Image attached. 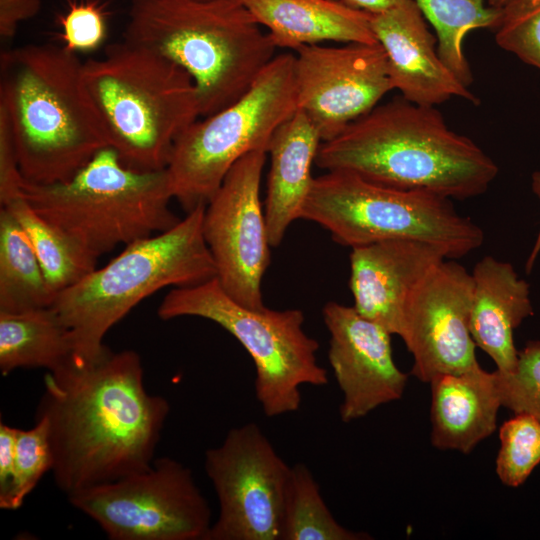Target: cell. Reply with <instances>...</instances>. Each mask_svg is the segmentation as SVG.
I'll use <instances>...</instances> for the list:
<instances>
[{
    "mask_svg": "<svg viewBox=\"0 0 540 540\" xmlns=\"http://www.w3.org/2000/svg\"><path fill=\"white\" fill-rule=\"evenodd\" d=\"M169 411L164 397L147 392L133 350L47 372L35 418L48 425L57 487L68 497L148 470Z\"/></svg>",
    "mask_w": 540,
    "mask_h": 540,
    "instance_id": "1",
    "label": "cell"
},
{
    "mask_svg": "<svg viewBox=\"0 0 540 540\" xmlns=\"http://www.w3.org/2000/svg\"><path fill=\"white\" fill-rule=\"evenodd\" d=\"M315 165L457 200L483 194L498 174L495 162L470 138L451 130L435 107L402 97L375 106L322 141Z\"/></svg>",
    "mask_w": 540,
    "mask_h": 540,
    "instance_id": "2",
    "label": "cell"
},
{
    "mask_svg": "<svg viewBox=\"0 0 540 540\" xmlns=\"http://www.w3.org/2000/svg\"><path fill=\"white\" fill-rule=\"evenodd\" d=\"M82 66L62 44H27L1 53L0 106L27 182H64L109 146Z\"/></svg>",
    "mask_w": 540,
    "mask_h": 540,
    "instance_id": "3",
    "label": "cell"
},
{
    "mask_svg": "<svg viewBox=\"0 0 540 540\" xmlns=\"http://www.w3.org/2000/svg\"><path fill=\"white\" fill-rule=\"evenodd\" d=\"M242 0H132L124 39L192 78L201 117L241 98L277 49Z\"/></svg>",
    "mask_w": 540,
    "mask_h": 540,
    "instance_id": "4",
    "label": "cell"
},
{
    "mask_svg": "<svg viewBox=\"0 0 540 540\" xmlns=\"http://www.w3.org/2000/svg\"><path fill=\"white\" fill-rule=\"evenodd\" d=\"M82 77L122 163L166 169L176 139L201 117L196 86L180 66L123 39L83 62Z\"/></svg>",
    "mask_w": 540,
    "mask_h": 540,
    "instance_id": "5",
    "label": "cell"
},
{
    "mask_svg": "<svg viewBox=\"0 0 540 540\" xmlns=\"http://www.w3.org/2000/svg\"><path fill=\"white\" fill-rule=\"evenodd\" d=\"M205 207L188 212L166 231L125 245L105 266L55 297L51 307L69 329L75 361L101 358L109 350L103 343L107 332L158 290L217 277L203 236Z\"/></svg>",
    "mask_w": 540,
    "mask_h": 540,
    "instance_id": "6",
    "label": "cell"
},
{
    "mask_svg": "<svg viewBox=\"0 0 540 540\" xmlns=\"http://www.w3.org/2000/svg\"><path fill=\"white\" fill-rule=\"evenodd\" d=\"M21 195L40 216L97 258L180 221L169 208L174 198L167 169L127 167L109 146L64 182L23 180Z\"/></svg>",
    "mask_w": 540,
    "mask_h": 540,
    "instance_id": "7",
    "label": "cell"
},
{
    "mask_svg": "<svg viewBox=\"0 0 540 540\" xmlns=\"http://www.w3.org/2000/svg\"><path fill=\"white\" fill-rule=\"evenodd\" d=\"M300 219L321 225L336 243L350 248L417 240L441 248L448 259H458L484 241L482 229L461 215L452 199L377 184L343 170L314 177Z\"/></svg>",
    "mask_w": 540,
    "mask_h": 540,
    "instance_id": "8",
    "label": "cell"
},
{
    "mask_svg": "<svg viewBox=\"0 0 540 540\" xmlns=\"http://www.w3.org/2000/svg\"><path fill=\"white\" fill-rule=\"evenodd\" d=\"M162 320L193 316L215 322L234 336L255 366V396L267 417L295 412L300 387L324 386L328 373L317 361L319 343L304 331L299 309H251L233 300L217 277L175 287L157 309Z\"/></svg>",
    "mask_w": 540,
    "mask_h": 540,
    "instance_id": "9",
    "label": "cell"
},
{
    "mask_svg": "<svg viewBox=\"0 0 540 540\" xmlns=\"http://www.w3.org/2000/svg\"><path fill=\"white\" fill-rule=\"evenodd\" d=\"M297 110L295 54L280 53L241 98L176 139L166 167L173 198L186 213L206 206L232 166L252 151H267L276 129Z\"/></svg>",
    "mask_w": 540,
    "mask_h": 540,
    "instance_id": "10",
    "label": "cell"
},
{
    "mask_svg": "<svg viewBox=\"0 0 540 540\" xmlns=\"http://www.w3.org/2000/svg\"><path fill=\"white\" fill-rule=\"evenodd\" d=\"M68 500L111 540H207L212 525L208 501L192 471L171 457Z\"/></svg>",
    "mask_w": 540,
    "mask_h": 540,
    "instance_id": "11",
    "label": "cell"
},
{
    "mask_svg": "<svg viewBox=\"0 0 540 540\" xmlns=\"http://www.w3.org/2000/svg\"><path fill=\"white\" fill-rule=\"evenodd\" d=\"M204 468L219 506L207 540H281L291 467L256 423L230 429Z\"/></svg>",
    "mask_w": 540,
    "mask_h": 540,
    "instance_id": "12",
    "label": "cell"
},
{
    "mask_svg": "<svg viewBox=\"0 0 540 540\" xmlns=\"http://www.w3.org/2000/svg\"><path fill=\"white\" fill-rule=\"evenodd\" d=\"M266 150L252 151L229 170L205 207L203 236L217 279L237 303L264 308L262 279L270 264V243L260 201Z\"/></svg>",
    "mask_w": 540,
    "mask_h": 540,
    "instance_id": "13",
    "label": "cell"
},
{
    "mask_svg": "<svg viewBox=\"0 0 540 540\" xmlns=\"http://www.w3.org/2000/svg\"><path fill=\"white\" fill-rule=\"evenodd\" d=\"M295 52L298 109L322 141L339 134L394 90L379 43H322Z\"/></svg>",
    "mask_w": 540,
    "mask_h": 540,
    "instance_id": "14",
    "label": "cell"
},
{
    "mask_svg": "<svg viewBox=\"0 0 540 540\" xmlns=\"http://www.w3.org/2000/svg\"><path fill=\"white\" fill-rule=\"evenodd\" d=\"M473 289L472 274L446 259L408 297L400 337L413 356L411 374L422 382L479 365L469 329Z\"/></svg>",
    "mask_w": 540,
    "mask_h": 540,
    "instance_id": "15",
    "label": "cell"
},
{
    "mask_svg": "<svg viewBox=\"0 0 540 540\" xmlns=\"http://www.w3.org/2000/svg\"><path fill=\"white\" fill-rule=\"evenodd\" d=\"M330 333L328 360L343 394L340 418L348 423L402 397L408 376L394 362L391 333L354 306L323 307Z\"/></svg>",
    "mask_w": 540,
    "mask_h": 540,
    "instance_id": "16",
    "label": "cell"
},
{
    "mask_svg": "<svg viewBox=\"0 0 540 540\" xmlns=\"http://www.w3.org/2000/svg\"><path fill=\"white\" fill-rule=\"evenodd\" d=\"M371 26L382 46L393 89L405 100L435 107L452 97L478 104V98L442 62L415 0L372 14Z\"/></svg>",
    "mask_w": 540,
    "mask_h": 540,
    "instance_id": "17",
    "label": "cell"
},
{
    "mask_svg": "<svg viewBox=\"0 0 540 540\" xmlns=\"http://www.w3.org/2000/svg\"><path fill=\"white\" fill-rule=\"evenodd\" d=\"M350 290L354 308L400 336L404 309L414 288L441 262V248L417 240H386L351 248Z\"/></svg>",
    "mask_w": 540,
    "mask_h": 540,
    "instance_id": "18",
    "label": "cell"
},
{
    "mask_svg": "<svg viewBox=\"0 0 540 540\" xmlns=\"http://www.w3.org/2000/svg\"><path fill=\"white\" fill-rule=\"evenodd\" d=\"M473 300L469 320L471 336L496 364L498 371L514 370L518 350L514 330L534 314L530 285L513 265L485 256L472 271Z\"/></svg>",
    "mask_w": 540,
    "mask_h": 540,
    "instance_id": "19",
    "label": "cell"
},
{
    "mask_svg": "<svg viewBox=\"0 0 540 540\" xmlns=\"http://www.w3.org/2000/svg\"><path fill=\"white\" fill-rule=\"evenodd\" d=\"M431 387V443L440 450L469 453L496 429L501 405L497 373L480 365L434 377Z\"/></svg>",
    "mask_w": 540,
    "mask_h": 540,
    "instance_id": "20",
    "label": "cell"
},
{
    "mask_svg": "<svg viewBox=\"0 0 540 540\" xmlns=\"http://www.w3.org/2000/svg\"><path fill=\"white\" fill-rule=\"evenodd\" d=\"M321 142L317 129L299 109L276 129L270 140L264 213L271 247H278L290 224L300 219L313 183L311 170Z\"/></svg>",
    "mask_w": 540,
    "mask_h": 540,
    "instance_id": "21",
    "label": "cell"
},
{
    "mask_svg": "<svg viewBox=\"0 0 540 540\" xmlns=\"http://www.w3.org/2000/svg\"><path fill=\"white\" fill-rule=\"evenodd\" d=\"M256 21L268 30L276 48L336 43H378L372 14L340 0H242Z\"/></svg>",
    "mask_w": 540,
    "mask_h": 540,
    "instance_id": "22",
    "label": "cell"
},
{
    "mask_svg": "<svg viewBox=\"0 0 540 540\" xmlns=\"http://www.w3.org/2000/svg\"><path fill=\"white\" fill-rule=\"evenodd\" d=\"M74 360L69 329L51 307L0 311V371L18 368L57 372Z\"/></svg>",
    "mask_w": 540,
    "mask_h": 540,
    "instance_id": "23",
    "label": "cell"
},
{
    "mask_svg": "<svg viewBox=\"0 0 540 540\" xmlns=\"http://www.w3.org/2000/svg\"><path fill=\"white\" fill-rule=\"evenodd\" d=\"M1 207L7 209L26 232L54 299L96 269L98 258L40 216L22 195Z\"/></svg>",
    "mask_w": 540,
    "mask_h": 540,
    "instance_id": "24",
    "label": "cell"
},
{
    "mask_svg": "<svg viewBox=\"0 0 540 540\" xmlns=\"http://www.w3.org/2000/svg\"><path fill=\"white\" fill-rule=\"evenodd\" d=\"M54 300L35 250L23 227L0 209V311L51 306Z\"/></svg>",
    "mask_w": 540,
    "mask_h": 540,
    "instance_id": "25",
    "label": "cell"
},
{
    "mask_svg": "<svg viewBox=\"0 0 540 540\" xmlns=\"http://www.w3.org/2000/svg\"><path fill=\"white\" fill-rule=\"evenodd\" d=\"M423 16L437 35V53L442 62L467 87L473 82L463 44L468 32L488 28L495 30L501 20L502 7L485 4V0H415Z\"/></svg>",
    "mask_w": 540,
    "mask_h": 540,
    "instance_id": "26",
    "label": "cell"
},
{
    "mask_svg": "<svg viewBox=\"0 0 540 540\" xmlns=\"http://www.w3.org/2000/svg\"><path fill=\"white\" fill-rule=\"evenodd\" d=\"M369 535L355 532L337 522L322 498L320 487L309 468L297 463L290 468L281 540H364Z\"/></svg>",
    "mask_w": 540,
    "mask_h": 540,
    "instance_id": "27",
    "label": "cell"
},
{
    "mask_svg": "<svg viewBox=\"0 0 540 540\" xmlns=\"http://www.w3.org/2000/svg\"><path fill=\"white\" fill-rule=\"evenodd\" d=\"M499 439L497 476L506 486L518 487L540 463V420L529 414H514L501 425Z\"/></svg>",
    "mask_w": 540,
    "mask_h": 540,
    "instance_id": "28",
    "label": "cell"
},
{
    "mask_svg": "<svg viewBox=\"0 0 540 540\" xmlns=\"http://www.w3.org/2000/svg\"><path fill=\"white\" fill-rule=\"evenodd\" d=\"M52 463L48 425L44 418H35L30 429L16 428L13 481L8 496L0 502V508H20L42 476L51 471Z\"/></svg>",
    "mask_w": 540,
    "mask_h": 540,
    "instance_id": "29",
    "label": "cell"
},
{
    "mask_svg": "<svg viewBox=\"0 0 540 540\" xmlns=\"http://www.w3.org/2000/svg\"><path fill=\"white\" fill-rule=\"evenodd\" d=\"M494 31L498 46L540 70V0H509Z\"/></svg>",
    "mask_w": 540,
    "mask_h": 540,
    "instance_id": "30",
    "label": "cell"
},
{
    "mask_svg": "<svg viewBox=\"0 0 540 540\" xmlns=\"http://www.w3.org/2000/svg\"><path fill=\"white\" fill-rule=\"evenodd\" d=\"M496 373L501 405L540 420V341L526 343L513 371Z\"/></svg>",
    "mask_w": 540,
    "mask_h": 540,
    "instance_id": "31",
    "label": "cell"
},
{
    "mask_svg": "<svg viewBox=\"0 0 540 540\" xmlns=\"http://www.w3.org/2000/svg\"><path fill=\"white\" fill-rule=\"evenodd\" d=\"M60 23L62 45L76 54L96 50L106 38L104 15L93 3L72 4Z\"/></svg>",
    "mask_w": 540,
    "mask_h": 540,
    "instance_id": "32",
    "label": "cell"
},
{
    "mask_svg": "<svg viewBox=\"0 0 540 540\" xmlns=\"http://www.w3.org/2000/svg\"><path fill=\"white\" fill-rule=\"evenodd\" d=\"M23 177L6 111L0 106V204L21 195Z\"/></svg>",
    "mask_w": 540,
    "mask_h": 540,
    "instance_id": "33",
    "label": "cell"
},
{
    "mask_svg": "<svg viewBox=\"0 0 540 540\" xmlns=\"http://www.w3.org/2000/svg\"><path fill=\"white\" fill-rule=\"evenodd\" d=\"M41 0H0V37L8 40L15 36L21 22L34 17Z\"/></svg>",
    "mask_w": 540,
    "mask_h": 540,
    "instance_id": "34",
    "label": "cell"
},
{
    "mask_svg": "<svg viewBox=\"0 0 540 540\" xmlns=\"http://www.w3.org/2000/svg\"><path fill=\"white\" fill-rule=\"evenodd\" d=\"M16 428L3 422L0 424V502L8 496L14 471V449Z\"/></svg>",
    "mask_w": 540,
    "mask_h": 540,
    "instance_id": "35",
    "label": "cell"
},
{
    "mask_svg": "<svg viewBox=\"0 0 540 540\" xmlns=\"http://www.w3.org/2000/svg\"><path fill=\"white\" fill-rule=\"evenodd\" d=\"M354 9L378 14L404 3L407 0H340Z\"/></svg>",
    "mask_w": 540,
    "mask_h": 540,
    "instance_id": "36",
    "label": "cell"
},
{
    "mask_svg": "<svg viewBox=\"0 0 540 540\" xmlns=\"http://www.w3.org/2000/svg\"><path fill=\"white\" fill-rule=\"evenodd\" d=\"M531 187H532V191L534 192V194L537 196V198L540 201V171H536L532 174ZM539 253H540V228L536 236V240L534 242L532 250L526 260V264H525L526 273H530L532 271Z\"/></svg>",
    "mask_w": 540,
    "mask_h": 540,
    "instance_id": "37",
    "label": "cell"
},
{
    "mask_svg": "<svg viewBox=\"0 0 540 540\" xmlns=\"http://www.w3.org/2000/svg\"><path fill=\"white\" fill-rule=\"evenodd\" d=\"M509 0H488V4L494 7H503Z\"/></svg>",
    "mask_w": 540,
    "mask_h": 540,
    "instance_id": "38",
    "label": "cell"
},
{
    "mask_svg": "<svg viewBox=\"0 0 540 540\" xmlns=\"http://www.w3.org/2000/svg\"><path fill=\"white\" fill-rule=\"evenodd\" d=\"M195 1L207 2V1H214V0H195Z\"/></svg>",
    "mask_w": 540,
    "mask_h": 540,
    "instance_id": "39",
    "label": "cell"
}]
</instances>
